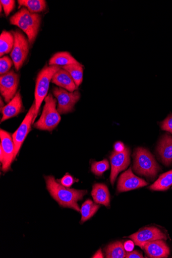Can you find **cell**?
Returning a JSON list of instances; mask_svg holds the SVG:
<instances>
[{"instance_id": "obj_1", "label": "cell", "mask_w": 172, "mask_h": 258, "mask_svg": "<svg viewBox=\"0 0 172 258\" xmlns=\"http://www.w3.org/2000/svg\"><path fill=\"white\" fill-rule=\"evenodd\" d=\"M44 178L48 192L61 206L80 212L78 202L87 194V190L70 189L58 182L53 176H45Z\"/></svg>"}, {"instance_id": "obj_2", "label": "cell", "mask_w": 172, "mask_h": 258, "mask_svg": "<svg viewBox=\"0 0 172 258\" xmlns=\"http://www.w3.org/2000/svg\"><path fill=\"white\" fill-rule=\"evenodd\" d=\"M41 20V16L39 14L32 13L27 8H23L10 18V23L27 35L30 45L32 46L38 35Z\"/></svg>"}, {"instance_id": "obj_3", "label": "cell", "mask_w": 172, "mask_h": 258, "mask_svg": "<svg viewBox=\"0 0 172 258\" xmlns=\"http://www.w3.org/2000/svg\"><path fill=\"white\" fill-rule=\"evenodd\" d=\"M134 170L138 174L154 179L161 169L152 154L147 150L137 148L134 155Z\"/></svg>"}, {"instance_id": "obj_4", "label": "cell", "mask_w": 172, "mask_h": 258, "mask_svg": "<svg viewBox=\"0 0 172 258\" xmlns=\"http://www.w3.org/2000/svg\"><path fill=\"white\" fill-rule=\"evenodd\" d=\"M45 105L39 119L34 123L37 129L52 131L59 124L61 117L56 109V100L51 93H49L44 99Z\"/></svg>"}, {"instance_id": "obj_5", "label": "cell", "mask_w": 172, "mask_h": 258, "mask_svg": "<svg viewBox=\"0 0 172 258\" xmlns=\"http://www.w3.org/2000/svg\"><path fill=\"white\" fill-rule=\"evenodd\" d=\"M61 68V67L58 66H45L38 75L35 91L36 110L33 123L35 121L43 101L47 96L49 86L53 77Z\"/></svg>"}, {"instance_id": "obj_6", "label": "cell", "mask_w": 172, "mask_h": 258, "mask_svg": "<svg viewBox=\"0 0 172 258\" xmlns=\"http://www.w3.org/2000/svg\"><path fill=\"white\" fill-rule=\"evenodd\" d=\"M15 37V43L11 56L15 67L18 71L26 61L29 52V41L19 30L12 32Z\"/></svg>"}, {"instance_id": "obj_7", "label": "cell", "mask_w": 172, "mask_h": 258, "mask_svg": "<svg viewBox=\"0 0 172 258\" xmlns=\"http://www.w3.org/2000/svg\"><path fill=\"white\" fill-rule=\"evenodd\" d=\"M53 93L58 102L57 109L60 114L72 112L81 98L79 91L70 92L61 87H54Z\"/></svg>"}, {"instance_id": "obj_8", "label": "cell", "mask_w": 172, "mask_h": 258, "mask_svg": "<svg viewBox=\"0 0 172 258\" xmlns=\"http://www.w3.org/2000/svg\"><path fill=\"white\" fill-rule=\"evenodd\" d=\"M35 110L36 105L34 102L25 118L24 119L19 128L12 135L15 147L14 159L16 158L24 140H25L31 130V125L33 123Z\"/></svg>"}, {"instance_id": "obj_9", "label": "cell", "mask_w": 172, "mask_h": 258, "mask_svg": "<svg viewBox=\"0 0 172 258\" xmlns=\"http://www.w3.org/2000/svg\"><path fill=\"white\" fill-rule=\"evenodd\" d=\"M19 76L13 70L0 77V91L6 102L9 103L17 93Z\"/></svg>"}, {"instance_id": "obj_10", "label": "cell", "mask_w": 172, "mask_h": 258, "mask_svg": "<svg viewBox=\"0 0 172 258\" xmlns=\"http://www.w3.org/2000/svg\"><path fill=\"white\" fill-rule=\"evenodd\" d=\"M135 245L143 249L144 245L157 240H166V236L160 229L156 227H146L129 237Z\"/></svg>"}, {"instance_id": "obj_11", "label": "cell", "mask_w": 172, "mask_h": 258, "mask_svg": "<svg viewBox=\"0 0 172 258\" xmlns=\"http://www.w3.org/2000/svg\"><path fill=\"white\" fill-rule=\"evenodd\" d=\"M131 151L129 148L120 153L113 152L110 156L111 171L110 181L113 185L119 173L126 170L130 164Z\"/></svg>"}, {"instance_id": "obj_12", "label": "cell", "mask_w": 172, "mask_h": 258, "mask_svg": "<svg viewBox=\"0 0 172 258\" xmlns=\"http://www.w3.org/2000/svg\"><path fill=\"white\" fill-rule=\"evenodd\" d=\"M0 139H1V148L4 154V159L2 162L3 170L8 171L10 168L13 161L15 159V147L12 136L8 132L1 130L0 131Z\"/></svg>"}, {"instance_id": "obj_13", "label": "cell", "mask_w": 172, "mask_h": 258, "mask_svg": "<svg viewBox=\"0 0 172 258\" xmlns=\"http://www.w3.org/2000/svg\"><path fill=\"white\" fill-rule=\"evenodd\" d=\"M148 184L144 179L140 178L132 172V168L123 173L120 177L117 185L119 192L129 191L140 188Z\"/></svg>"}, {"instance_id": "obj_14", "label": "cell", "mask_w": 172, "mask_h": 258, "mask_svg": "<svg viewBox=\"0 0 172 258\" xmlns=\"http://www.w3.org/2000/svg\"><path fill=\"white\" fill-rule=\"evenodd\" d=\"M143 249L148 256L152 258L167 257L169 254V248L161 240L146 243Z\"/></svg>"}, {"instance_id": "obj_15", "label": "cell", "mask_w": 172, "mask_h": 258, "mask_svg": "<svg viewBox=\"0 0 172 258\" xmlns=\"http://www.w3.org/2000/svg\"><path fill=\"white\" fill-rule=\"evenodd\" d=\"M24 111L20 91H18L14 98L4 107L2 111L3 116L1 120L3 122L13 118Z\"/></svg>"}, {"instance_id": "obj_16", "label": "cell", "mask_w": 172, "mask_h": 258, "mask_svg": "<svg viewBox=\"0 0 172 258\" xmlns=\"http://www.w3.org/2000/svg\"><path fill=\"white\" fill-rule=\"evenodd\" d=\"M51 82L70 92L75 91L78 88L68 72L62 68L55 74Z\"/></svg>"}, {"instance_id": "obj_17", "label": "cell", "mask_w": 172, "mask_h": 258, "mask_svg": "<svg viewBox=\"0 0 172 258\" xmlns=\"http://www.w3.org/2000/svg\"><path fill=\"white\" fill-rule=\"evenodd\" d=\"M157 151L164 165H170L172 163V136L166 134L162 137Z\"/></svg>"}, {"instance_id": "obj_18", "label": "cell", "mask_w": 172, "mask_h": 258, "mask_svg": "<svg viewBox=\"0 0 172 258\" xmlns=\"http://www.w3.org/2000/svg\"><path fill=\"white\" fill-rule=\"evenodd\" d=\"M91 195L96 204L109 207L110 204V194L108 187L103 183H95L93 186Z\"/></svg>"}, {"instance_id": "obj_19", "label": "cell", "mask_w": 172, "mask_h": 258, "mask_svg": "<svg viewBox=\"0 0 172 258\" xmlns=\"http://www.w3.org/2000/svg\"><path fill=\"white\" fill-rule=\"evenodd\" d=\"M78 60L67 52H58L49 60V66H65L71 64L79 63Z\"/></svg>"}, {"instance_id": "obj_20", "label": "cell", "mask_w": 172, "mask_h": 258, "mask_svg": "<svg viewBox=\"0 0 172 258\" xmlns=\"http://www.w3.org/2000/svg\"><path fill=\"white\" fill-rule=\"evenodd\" d=\"M15 37L11 32L4 31L0 36V56L9 53L13 49Z\"/></svg>"}, {"instance_id": "obj_21", "label": "cell", "mask_w": 172, "mask_h": 258, "mask_svg": "<svg viewBox=\"0 0 172 258\" xmlns=\"http://www.w3.org/2000/svg\"><path fill=\"white\" fill-rule=\"evenodd\" d=\"M172 185V170L161 175L158 179L150 187L153 191L167 190Z\"/></svg>"}, {"instance_id": "obj_22", "label": "cell", "mask_w": 172, "mask_h": 258, "mask_svg": "<svg viewBox=\"0 0 172 258\" xmlns=\"http://www.w3.org/2000/svg\"><path fill=\"white\" fill-rule=\"evenodd\" d=\"M70 75L77 86L79 87L83 80L84 67L81 63L71 64L61 67Z\"/></svg>"}, {"instance_id": "obj_23", "label": "cell", "mask_w": 172, "mask_h": 258, "mask_svg": "<svg viewBox=\"0 0 172 258\" xmlns=\"http://www.w3.org/2000/svg\"><path fill=\"white\" fill-rule=\"evenodd\" d=\"M20 7H24L32 13L41 12L46 8V3L44 0H19Z\"/></svg>"}, {"instance_id": "obj_24", "label": "cell", "mask_w": 172, "mask_h": 258, "mask_svg": "<svg viewBox=\"0 0 172 258\" xmlns=\"http://www.w3.org/2000/svg\"><path fill=\"white\" fill-rule=\"evenodd\" d=\"M100 207V206L99 205L94 203L90 200H88L85 202L81 209L82 215L81 223H83L91 218Z\"/></svg>"}, {"instance_id": "obj_25", "label": "cell", "mask_w": 172, "mask_h": 258, "mask_svg": "<svg viewBox=\"0 0 172 258\" xmlns=\"http://www.w3.org/2000/svg\"><path fill=\"white\" fill-rule=\"evenodd\" d=\"M105 253L107 258H124L127 255L124 245L119 241L109 245L105 250Z\"/></svg>"}, {"instance_id": "obj_26", "label": "cell", "mask_w": 172, "mask_h": 258, "mask_svg": "<svg viewBox=\"0 0 172 258\" xmlns=\"http://www.w3.org/2000/svg\"><path fill=\"white\" fill-rule=\"evenodd\" d=\"M109 169V162L104 159L99 162H94L92 164L91 171L96 176H102L103 174Z\"/></svg>"}, {"instance_id": "obj_27", "label": "cell", "mask_w": 172, "mask_h": 258, "mask_svg": "<svg viewBox=\"0 0 172 258\" xmlns=\"http://www.w3.org/2000/svg\"><path fill=\"white\" fill-rule=\"evenodd\" d=\"M14 62L9 57L5 56L0 59V75H5L10 72Z\"/></svg>"}, {"instance_id": "obj_28", "label": "cell", "mask_w": 172, "mask_h": 258, "mask_svg": "<svg viewBox=\"0 0 172 258\" xmlns=\"http://www.w3.org/2000/svg\"><path fill=\"white\" fill-rule=\"evenodd\" d=\"M0 3L4 8L6 16H9L15 8V1L14 0H1Z\"/></svg>"}, {"instance_id": "obj_29", "label": "cell", "mask_w": 172, "mask_h": 258, "mask_svg": "<svg viewBox=\"0 0 172 258\" xmlns=\"http://www.w3.org/2000/svg\"><path fill=\"white\" fill-rule=\"evenodd\" d=\"M160 127L163 131L172 134V113H169L166 119L160 123Z\"/></svg>"}, {"instance_id": "obj_30", "label": "cell", "mask_w": 172, "mask_h": 258, "mask_svg": "<svg viewBox=\"0 0 172 258\" xmlns=\"http://www.w3.org/2000/svg\"><path fill=\"white\" fill-rule=\"evenodd\" d=\"M78 181V180H75L71 175L69 174H66L62 179L57 180L58 182L67 187H70L75 181Z\"/></svg>"}, {"instance_id": "obj_31", "label": "cell", "mask_w": 172, "mask_h": 258, "mask_svg": "<svg viewBox=\"0 0 172 258\" xmlns=\"http://www.w3.org/2000/svg\"><path fill=\"white\" fill-rule=\"evenodd\" d=\"M127 258H143V256L141 252L138 251L128 252L127 253Z\"/></svg>"}, {"instance_id": "obj_32", "label": "cell", "mask_w": 172, "mask_h": 258, "mask_svg": "<svg viewBox=\"0 0 172 258\" xmlns=\"http://www.w3.org/2000/svg\"><path fill=\"white\" fill-rule=\"evenodd\" d=\"M126 149L125 146L124 144L119 142L116 143L114 145V152L120 153L124 151Z\"/></svg>"}, {"instance_id": "obj_33", "label": "cell", "mask_w": 172, "mask_h": 258, "mask_svg": "<svg viewBox=\"0 0 172 258\" xmlns=\"http://www.w3.org/2000/svg\"><path fill=\"white\" fill-rule=\"evenodd\" d=\"M124 247L126 251L131 252L134 248V242L132 241H128L125 243Z\"/></svg>"}, {"instance_id": "obj_34", "label": "cell", "mask_w": 172, "mask_h": 258, "mask_svg": "<svg viewBox=\"0 0 172 258\" xmlns=\"http://www.w3.org/2000/svg\"><path fill=\"white\" fill-rule=\"evenodd\" d=\"M93 257H103V255L101 249H100L99 251H97L95 255L93 256Z\"/></svg>"}, {"instance_id": "obj_35", "label": "cell", "mask_w": 172, "mask_h": 258, "mask_svg": "<svg viewBox=\"0 0 172 258\" xmlns=\"http://www.w3.org/2000/svg\"><path fill=\"white\" fill-rule=\"evenodd\" d=\"M0 102H1V105H0V109H1V111H2L3 109V108H4V107L5 106L4 101H3L2 98H1V101H0Z\"/></svg>"}]
</instances>
